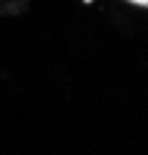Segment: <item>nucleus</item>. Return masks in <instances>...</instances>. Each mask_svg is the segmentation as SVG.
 I'll use <instances>...</instances> for the list:
<instances>
[{"label":"nucleus","mask_w":148,"mask_h":155,"mask_svg":"<svg viewBox=\"0 0 148 155\" xmlns=\"http://www.w3.org/2000/svg\"><path fill=\"white\" fill-rule=\"evenodd\" d=\"M131 3H136V5H148V0H131Z\"/></svg>","instance_id":"obj_1"}]
</instances>
